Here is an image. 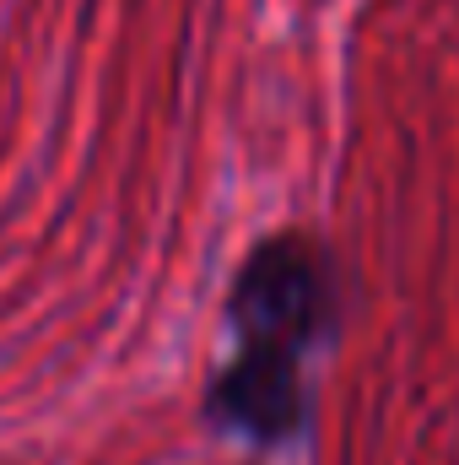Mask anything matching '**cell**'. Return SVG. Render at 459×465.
<instances>
[{
	"instance_id": "obj_1",
	"label": "cell",
	"mask_w": 459,
	"mask_h": 465,
	"mask_svg": "<svg viewBox=\"0 0 459 465\" xmlns=\"http://www.w3.org/2000/svg\"><path fill=\"white\" fill-rule=\"evenodd\" d=\"M232 357L211 384V417L254 444H287L308 422L303 362L336 331L330 254L281 232L265 238L232 282Z\"/></svg>"
}]
</instances>
